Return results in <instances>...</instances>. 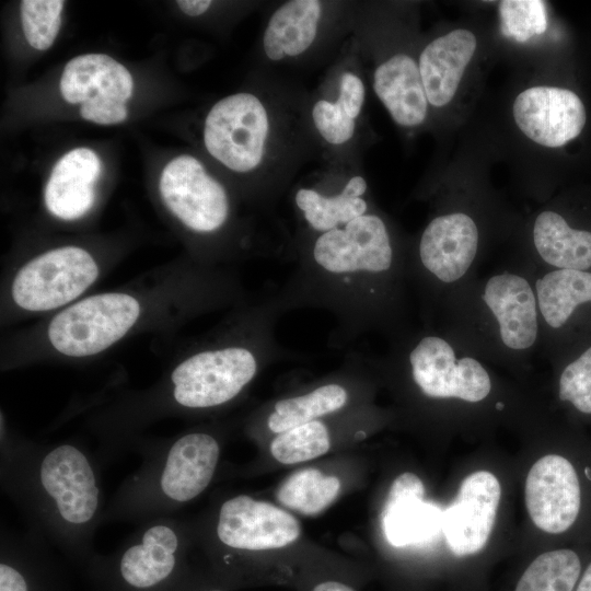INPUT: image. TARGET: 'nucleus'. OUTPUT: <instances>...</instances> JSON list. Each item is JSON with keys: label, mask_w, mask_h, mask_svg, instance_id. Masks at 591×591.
I'll return each instance as SVG.
<instances>
[{"label": "nucleus", "mask_w": 591, "mask_h": 591, "mask_svg": "<svg viewBox=\"0 0 591 591\" xmlns=\"http://www.w3.org/2000/svg\"><path fill=\"white\" fill-rule=\"evenodd\" d=\"M139 315L140 304L129 294H96L57 314L49 324L48 338L62 355H96L123 338Z\"/></svg>", "instance_id": "nucleus-1"}, {"label": "nucleus", "mask_w": 591, "mask_h": 591, "mask_svg": "<svg viewBox=\"0 0 591 591\" xmlns=\"http://www.w3.org/2000/svg\"><path fill=\"white\" fill-rule=\"evenodd\" d=\"M36 478L44 503L62 529L80 532L93 523L101 489L90 460L79 448L66 443L49 450Z\"/></svg>", "instance_id": "nucleus-2"}, {"label": "nucleus", "mask_w": 591, "mask_h": 591, "mask_svg": "<svg viewBox=\"0 0 591 591\" xmlns=\"http://www.w3.org/2000/svg\"><path fill=\"white\" fill-rule=\"evenodd\" d=\"M97 276V264L85 250L77 246L51 250L18 271L12 298L26 311L53 310L83 293Z\"/></svg>", "instance_id": "nucleus-3"}, {"label": "nucleus", "mask_w": 591, "mask_h": 591, "mask_svg": "<svg viewBox=\"0 0 591 591\" xmlns=\"http://www.w3.org/2000/svg\"><path fill=\"white\" fill-rule=\"evenodd\" d=\"M254 355L241 347L196 354L172 372L173 397L187 408H210L234 398L254 378Z\"/></svg>", "instance_id": "nucleus-4"}, {"label": "nucleus", "mask_w": 591, "mask_h": 591, "mask_svg": "<svg viewBox=\"0 0 591 591\" xmlns=\"http://www.w3.org/2000/svg\"><path fill=\"white\" fill-rule=\"evenodd\" d=\"M262 102L250 93L219 101L205 121L204 141L209 153L236 172L255 169L262 161L268 134Z\"/></svg>", "instance_id": "nucleus-5"}, {"label": "nucleus", "mask_w": 591, "mask_h": 591, "mask_svg": "<svg viewBox=\"0 0 591 591\" xmlns=\"http://www.w3.org/2000/svg\"><path fill=\"white\" fill-rule=\"evenodd\" d=\"M160 193L167 208L194 231L212 232L227 220L229 202L224 188L192 155H179L166 164L160 177Z\"/></svg>", "instance_id": "nucleus-6"}, {"label": "nucleus", "mask_w": 591, "mask_h": 591, "mask_svg": "<svg viewBox=\"0 0 591 591\" xmlns=\"http://www.w3.org/2000/svg\"><path fill=\"white\" fill-rule=\"evenodd\" d=\"M301 534L300 522L286 510L264 500L239 495L219 510L216 535L231 549L259 552L286 547Z\"/></svg>", "instance_id": "nucleus-7"}, {"label": "nucleus", "mask_w": 591, "mask_h": 591, "mask_svg": "<svg viewBox=\"0 0 591 591\" xmlns=\"http://www.w3.org/2000/svg\"><path fill=\"white\" fill-rule=\"evenodd\" d=\"M409 362L415 383L429 397L476 403L490 392V378L480 362L471 357L456 359L440 337L422 338L410 351Z\"/></svg>", "instance_id": "nucleus-8"}, {"label": "nucleus", "mask_w": 591, "mask_h": 591, "mask_svg": "<svg viewBox=\"0 0 591 591\" xmlns=\"http://www.w3.org/2000/svg\"><path fill=\"white\" fill-rule=\"evenodd\" d=\"M314 260L332 274H379L392 265L393 251L384 222L363 215L324 232L315 242Z\"/></svg>", "instance_id": "nucleus-9"}, {"label": "nucleus", "mask_w": 591, "mask_h": 591, "mask_svg": "<svg viewBox=\"0 0 591 591\" xmlns=\"http://www.w3.org/2000/svg\"><path fill=\"white\" fill-rule=\"evenodd\" d=\"M501 487L488 471H477L461 483L455 499L443 510L442 531L456 556L480 552L495 525Z\"/></svg>", "instance_id": "nucleus-10"}, {"label": "nucleus", "mask_w": 591, "mask_h": 591, "mask_svg": "<svg viewBox=\"0 0 591 591\" xmlns=\"http://www.w3.org/2000/svg\"><path fill=\"white\" fill-rule=\"evenodd\" d=\"M525 503L538 529L552 534L568 530L580 510V486L572 464L556 454L537 460L526 476Z\"/></svg>", "instance_id": "nucleus-11"}, {"label": "nucleus", "mask_w": 591, "mask_h": 591, "mask_svg": "<svg viewBox=\"0 0 591 591\" xmlns=\"http://www.w3.org/2000/svg\"><path fill=\"white\" fill-rule=\"evenodd\" d=\"M513 116L528 138L549 148L578 137L587 120L584 105L575 92L544 85L521 92L513 103Z\"/></svg>", "instance_id": "nucleus-12"}, {"label": "nucleus", "mask_w": 591, "mask_h": 591, "mask_svg": "<svg viewBox=\"0 0 591 591\" xmlns=\"http://www.w3.org/2000/svg\"><path fill=\"white\" fill-rule=\"evenodd\" d=\"M220 456V445L210 434L192 432L167 450L154 480V493L166 505H181L198 497L210 484Z\"/></svg>", "instance_id": "nucleus-13"}, {"label": "nucleus", "mask_w": 591, "mask_h": 591, "mask_svg": "<svg viewBox=\"0 0 591 591\" xmlns=\"http://www.w3.org/2000/svg\"><path fill=\"white\" fill-rule=\"evenodd\" d=\"M425 486L405 472L392 483L382 511V529L393 546L417 544L442 530L443 510L425 501Z\"/></svg>", "instance_id": "nucleus-14"}, {"label": "nucleus", "mask_w": 591, "mask_h": 591, "mask_svg": "<svg viewBox=\"0 0 591 591\" xmlns=\"http://www.w3.org/2000/svg\"><path fill=\"white\" fill-rule=\"evenodd\" d=\"M478 246V230L465 213L434 218L425 229L419 255L425 268L443 282L462 278L471 267Z\"/></svg>", "instance_id": "nucleus-15"}, {"label": "nucleus", "mask_w": 591, "mask_h": 591, "mask_svg": "<svg viewBox=\"0 0 591 591\" xmlns=\"http://www.w3.org/2000/svg\"><path fill=\"white\" fill-rule=\"evenodd\" d=\"M182 537L171 520L144 526L121 553L119 573L136 589L158 586L171 576L177 563Z\"/></svg>", "instance_id": "nucleus-16"}, {"label": "nucleus", "mask_w": 591, "mask_h": 591, "mask_svg": "<svg viewBox=\"0 0 591 591\" xmlns=\"http://www.w3.org/2000/svg\"><path fill=\"white\" fill-rule=\"evenodd\" d=\"M483 300L498 322L505 346L523 350L535 343L538 331L536 300L523 277L510 273L491 277L485 286Z\"/></svg>", "instance_id": "nucleus-17"}, {"label": "nucleus", "mask_w": 591, "mask_h": 591, "mask_svg": "<svg viewBox=\"0 0 591 591\" xmlns=\"http://www.w3.org/2000/svg\"><path fill=\"white\" fill-rule=\"evenodd\" d=\"M101 171V160L91 149L77 148L66 153L55 164L47 182V209L63 220L84 216L94 204V184Z\"/></svg>", "instance_id": "nucleus-18"}, {"label": "nucleus", "mask_w": 591, "mask_h": 591, "mask_svg": "<svg viewBox=\"0 0 591 591\" xmlns=\"http://www.w3.org/2000/svg\"><path fill=\"white\" fill-rule=\"evenodd\" d=\"M476 44L475 35L461 28L433 39L422 50L418 67L431 105L441 107L453 99Z\"/></svg>", "instance_id": "nucleus-19"}, {"label": "nucleus", "mask_w": 591, "mask_h": 591, "mask_svg": "<svg viewBox=\"0 0 591 591\" xmlns=\"http://www.w3.org/2000/svg\"><path fill=\"white\" fill-rule=\"evenodd\" d=\"M134 81L129 71L103 54L74 57L65 67L60 92L71 104L93 100L126 102L132 94Z\"/></svg>", "instance_id": "nucleus-20"}, {"label": "nucleus", "mask_w": 591, "mask_h": 591, "mask_svg": "<svg viewBox=\"0 0 591 591\" xmlns=\"http://www.w3.org/2000/svg\"><path fill=\"white\" fill-rule=\"evenodd\" d=\"M373 88L398 125L412 127L425 120L428 100L419 67L412 57L395 55L380 65Z\"/></svg>", "instance_id": "nucleus-21"}, {"label": "nucleus", "mask_w": 591, "mask_h": 591, "mask_svg": "<svg viewBox=\"0 0 591 591\" xmlns=\"http://www.w3.org/2000/svg\"><path fill=\"white\" fill-rule=\"evenodd\" d=\"M321 2L293 0L271 16L264 34V50L271 60L298 56L313 43L321 16Z\"/></svg>", "instance_id": "nucleus-22"}, {"label": "nucleus", "mask_w": 591, "mask_h": 591, "mask_svg": "<svg viewBox=\"0 0 591 591\" xmlns=\"http://www.w3.org/2000/svg\"><path fill=\"white\" fill-rule=\"evenodd\" d=\"M538 255L559 269L586 270L591 267V232L576 230L554 211H543L533 227Z\"/></svg>", "instance_id": "nucleus-23"}, {"label": "nucleus", "mask_w": 591, "mask_h": 591, "mask_svg": "<svg viewBox=\"0 0 591 591\" xmlns=\"http://www.w3.org/2000/svg\"><path fill=\"white\" fill-rule=\"evenodd\" d=\"M540 311L546 323L561 327L575 309L591 301V273L577 269L553 270L536 281Z\"/></svg>", "instance_id": "nucleus-24"}, {"label": "nucleus", "mask_w": 591, "mask_h": 591, "mask_svg": "<svg viewBox=\"0 0 591 591\" xmlns=\"http://www.w3.org/2000/svg\"><path fill=\"white\" fill-rule=\"evenodd\" d=\"M366 189V181L355 176L339 195L325 197L302 188L296 195V202L313 229L327 232L364 215L367 202L360 196Z\"/></svg>", "instance_id": "nucleus-25"}, {"label": "nucleus", "mask_w": 591, "mask_h": 591, "mask_svg": "<svg viewBox=\"0 0 591 591\" xmlns=\"http://www.w3.org/2000/svg\"><path fill=\"white\" fill-rule=\"evenodd\" d=\"M347 399L348 394L341 385L325 384L308 394L277 402L268 416L267 426L278 434L339 410Z\"/></svg>", "instance_id": "nucleus-26"}, {"label": "nucleus", "mask_w": 591, "mask_h": 591, "mask_svg": "<svg viewBox=\"0 0 591 591\" xmlns=\"http://www.w3.org/2000/svg\"><path fill=\"white\" fill-rule=\"evenodd\" d=\"M340 480L316 468H303L291 474L277 490V500L305 515H315L338 497Z\"/></svg>", "instance_id": "nucleus-27"}, {"label": "nucleus", "mask_w": 591, "mask_h": 591, "mask_svg": "<svg viewBox=\"0 0 591 591\" xmlns=\"http://www.w3.org/2000/svg\"><path fill=\"white\" fill-rule=\"evenodd\" d=\"M580 570V559L573 551H549L528 566L514 591H572Z\"/></svg>", "instance_id": "nucleus-28"}, {"label": "nucleus", "mask_w": 591, "mask_h": 591, "mask_svg": "<svg viewBox=\"0 0 591 591\" xmlns=\"http://www.w3.org/2000/svg\"><path fill=\"white\" fill-rule=\"evenodd\" d=\"M331 448L329 432L320 420L288 429L270 443V453L281 464H298L324 455Z\"/></svg>", "instance_id": "nucleus-29"}, {"label": "nucleus", "mask_w": 591, "mask_h": 591, "mask_svg": "<svg viewBox=\"0 0 591 591\" xmlns=\"http://www.w3.org/2000/svg\"><path fill=\"white\" fill-rule=\"evenodd\" d=\"M63 4L60 0L22 1V27L33 48L45 50L53 45L61 25Z\"/></svg>", "instance_id": "nucleus-30"}, {"label": "nucleus", "mask_w": 591, "mask_h": 591, "mask_svg": "<svg viewBox=\"0 0 591 591\" xmlns=\"http://www.w3.org/2000/svg\"><path fill=\"white\" fill-rule=\"evenodd\" d=\"M501 31L518 42L546 30V12L542 1H501L499 5Z\"/></svg>", "instance_id": "nucleus-31"}, {"label": "nucleus", "mask_w": 591, "mask_h": 591, "mask_svg": "<svg viewBox=\"0 0 591 591\" xmlns=\"http://www.w3.org/2000/svg\"><path fill=\"white\" fill-rule=\"evenodd\" d=\"M559 398L570 402L581 413L591 414V347L563 371Z\"/></svg>", "instance_id": "nucleus-32"}, {"label": "nucleus", "mask_w": 591, "mask_h": 591, "mask_svg": "<svg viewBox=\"0 0 591 591\" xmlns=\"http://www.w3.org/2000/svg\"><path fill=\"white\" fill-rule=\"evenodd\" d=\"M312 117L321 136L332 144L344 143L354 135L355 119L338 102L320 100L313 107Z\"/></svg>", "instance_id": "nucleus-33"}, {"label": "nucleus", "mask_w": 591, "mask_h": 591, "mask_svg": "<svg viewBox=\"0 0 591 591\" xmlns=\"http://www.w3.org/2000/svg\"><path fill=\"white\" fill-rule=\"evenodd\" d=\"M81 116L101 125L123 123L127 118L125 102L112 100H93L81 104Z\"/></svg>", "instance_id": "nucleus-34"}, {"label": "nucleus", "mask_w": 591, "mask_h": 591, "mask_svg": "<svg viewBox=\"0 0 591 591\" xmlns=\"http://www.w3.org/2000/svg\"><path fill=\"white\" fill-rule=\"evenodd\" d=\"M364 101V86L362 81L354 73L343 74L337 102L345 112L355 119L362 107Z\"/></svg>", "instance_id": "nucleus-35"}, {"label": "nucleus", "mask_w": 591, "mask_h": 591, "mask_svg": "<svg viewBox=\"0 0 591 591\" xmlns=\"http://www.w3.org/2000/svg\"><path fill=\"white\" fill-rule=\"evenodd\" d=\"M0 591H28L23 575L4 561L0 564Z\"/></svg>", "instance_id": "nucleus-36"}, {"label": "nucleus", "mask_w": 591, "mask_h": 591, "mask_svg": "<svg viewBox=\"0 0 591 591\" xmlns=\"http://www.w3.org/2000/svg\"><path fill=\"white\" fill-rule=\"evenodd\" d=\"M179 9L189 16H197L207 11L211 1L208 0H179L176 2Z\"/></svg>", "instance_id": "nucleus-37"}, {"label": "nucleus", "mask_w": 591, "mask_h": 591, "mask_svg": "<svg viewBox=\"0 0 591 591\" xmlns=\"http://www.w3.org/2000/svg\"><path fill=\"white\" fill-rule=\"evenodd\" d=\"M312 591H356L350 586L336 581V580H326L316 584Z\"/></svg>", "instance_id": "nucleus-38"}, {"label": "nucleus", "mask_w": 591, "mask_h": 591, "mask_svg": "<svg viewBox=\"0 0 591 591\" xmlns=\"http://www.w3.org/2000/svg\"><path fill=\"white\" fill-rule=\"evenodd\" d=\"M576 591H591V564L583 572Z\"/></svg>", "instance_id": "nucleus-39"}, {"label": "nucleus", "mask_w": 591, "mask_h": 591, "mask_svg": "<svg viewBox=\"0 0 591 591\" xmlns=\"http://www.w3.org/2000/svg\"><path fill=\"white\" fill-rule=\"evenodd\" d=\"M586 474L589 479H591V470L589 467L586 468Z\"/></svg>", "instance_id": "nucleus-40"}, {"label": "nucleus", "mask_w": 591, "mask_h": 591, "mask_svg": "<svg viewBox=\"0 0 591 591\" xmlns=\"http://www.w3.org/2000/svg\"><path fill=\"white\" fill-rule=\"evenodd\" d=\"M496 406L499 407V408H501L503 405H502V403H499V404H497Z\"/></svg>", "instance_id": "nucleus-41"}, {"label": "nucleus", "mask_w": 591, "mask_h": 591, "mask_svg": "<svg viewBox=\"0 0 591 591\" xmlns=\"http://www.w3.org/2000/svg\"><path fill=\"white\" fill-rule=\"evenodd\" d=\"M210 591H222V590H217V589H216V590H210Z\"/></svg>", "instance_id": "nucleus-42"}]
</instances>
